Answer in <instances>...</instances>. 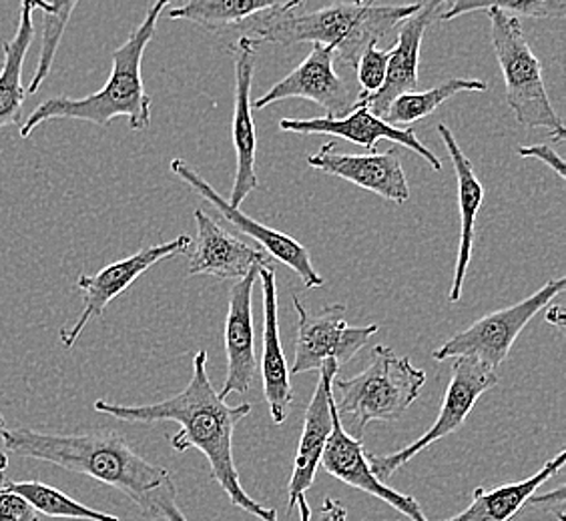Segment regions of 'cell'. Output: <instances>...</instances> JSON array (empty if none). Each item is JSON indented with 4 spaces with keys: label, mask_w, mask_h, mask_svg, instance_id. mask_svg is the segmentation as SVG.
<instances>
[{
    "label": "cell",
    "mask_w": 566,
    "mask_h": 521,
    "mask_svg": "<svg viewBox=\"0 0 566 521\" xmlns=\"http://www.w3.org/2000/svg\"><path fill=\"white\" fill-rule=\"evenodd\" d=\"M95 412L115 417L129 424H157L174 422L179 425V434L171 437L175 451H187L196 447L208 457L211 478L226 491L229 501L260 521H280L277 511L263 508L251 500L241 486L240 471L233 459V434L235 427L251 413L250 403L228 405L219 397L208 375V351H197L193 355V373L184 391L164 402L149 405H120V403L98 400Z\"/></svg>",
    "instance_id": "cell-1"
},
{
    "label": "cell",
    "mask_w": 566,
    "mask_h": 521,
    "mask_svg": "<svg viewBox=\"0 0 566 521\" xmlns=\"http://www.w3.org/2000/svg\"><path fill=\"white\" fill-rule=\"evenodd\" d=\"M0 444L14 456L63 467L117 489L147 520L187 521L171 474L139 456L117 432L69 435L4 427Z\"/></svg>",
    "instance_id": "cell-2"
},
{
    "label": "cell",
    "mask_w": 566,
    "mask_h": 521,
    "mask_svg": "<svg viewBox=\"0 0 566 521\" xmlns=\"http://www.w3.org/2000/svg\"><path fill=\"white\" fill-rule=\"evenodd\" d=\"M418 9L420 0L412 4L339 2L310 12H263L240 24L235 33L250 36L258 44H326L334 49L336 59L356 68L359 56L370 44L386 39Z\"/></svg>",
    "instance_id": "cell-3"
},
{
    "label": "cell",
    "mask_w": 566,
    "mask_h": 521,
    "mask_svg": "<svg viewBox=\"0 0 566 521\" xmlns=\"http://www.w3.org/2000/svg\"><path fill=\"white\" fill-rule=\"evenodd\" d=\"M171 2L174 0H155L129 39L113 51V68L105 87L83 98H46L22 123V139H27L46 120L53 119L87 120L97 127H107L111 120L127 117L133 130L149 129L151 97L143 83V55L157 33V22Z\"/></svg>",
    "instance_id": "cell-4"
},
{
    "label": "cell",
    "mask_w": 566,
    "mask_h": 521,
    "mask_svg": "<svg viewBox=\"0 0 566 521\" xmlns=\"http://www.w3.org/2000/svg\"><path fill=\"white\" fill-rule=\"evenodd\" d=\"M424 370L386 345L371 349L368 368L352 380H334L332 393L339 417H348L349 435L361 439L374 422H396L424 387Z\"/></svg>",
    "instance_id": "cell-5"
},
{
    "label": "cell",
    "mask_w": 566,
    "mask_h": 521,
    "mask_svg": "<svg viewBox=\"0 0 566 521\" xmlns=\"http://www.w3.org/2000/svg\"><path fill=\"white\" fill-rule=\"evenodd\" d=\"M486 17L491 21L492 51L504 78L506 105L516 123L523 129H545L555 141H565V123L551 103L543 65L526 41L518 17L499 9H489Z\"/></svg>",
    "instance_id": "cell-6"
},
{
    "label": "cell",
    "mask_w": 566,
    "mask_h": 521,
    "mask_svg": "<svg viewBox=\"0 0 566 521\" xmlns=\"http://www.w3.org/2000/svg\"><path fill=\"white\" fill-rule=\"evenodd\" d=\"M566 279H551L536 294L526 297L506 309L492 311L480 317L469 329L450 337L442 348L436 349V361L447 359L472 358L496 371L511 353L514 341L523 333L524 327L533 321L538 311L553 304V299L565 291Z\"/></svg>",
    "instance_id": "cell-7"
},
{
    "label": "cell",
    "mask_w": 566,
    "mask_h": 521,
    "mask_svg": "<svg viewBox=\"0 0 566 521\" xmlns=\"http://www.w3.org/2000/svg\"><path fill=\"white\" fill-rule=\"evenodd\" d=\"M496 383H499V375L489 365L472 358H457L452 378H450L444 400H442V407H440V413H438L432 427L426 434L420 435L410 446L398 449L394 454H388V456L368 454L371 471L384 483L388 479H392L396 471L408 466L410 459L418 456L420 451H424L426 447L432 446L438 439L460 429V425L469 419L470 412L474 410L480 397L486 391H491Z\"/></svg>",
    "instance_id": "cell-8"
},
{
    "label": "cell",
    "mask_w": 566,
    "mask_h": 521,
    "mask_svg": "<svg viewBox=\"0 0 566 521\" xmlns=\"http://www.w3.org/2000/svg\"><path fill=\"white\" fill-rule=\"evenodd\" d=\"M297 313V339H295L294 375L319 371L327 359H334L339 368L368 345L380 327H352L346 323V305L332 304L317 313L305 309L302 299L292 295Z\"/></svg>",
    "instance_id": "cell-9"
},
{
    "label": "cell",
    "mask_w": 566,
    "mask_h": 521,
    "mask_svg": "<svg viewBox=\"0 0 566 521\" xmlns=\"http://www.w3.org/2000/svg\"><path fill=\"white\" fill-rule=\"evenodd\" d=\"M191 243L193 240L189 235H179L177 240L145 247L135 255L115 260L95 275H81L76 279V289L83 294V311L76 317L73 326L61 329V343L65 348H73L81 333L85 331V327L93 319L103 317L111 301L125 294L143 273L149 272L159 260L171 259L179 253H187Z\"/></svg>",
    "instance_id": "cell-10"
},
{
    "label": "cell",
    "mask_w": 566,
    "mask_h": 521,
    "mask_svg": "<svg viewBox=\"0 0 566 521\" xmlns=\"http://www.w3.org/2000/svg\"><path fill=\"white\" fill-rule=\"evenodd\" d=\"M171 171H174L191 191H196L197 195L203 201H208L209 205L218 211L221 217L228 221L231 227L238 228L243 235H248L253 241L260 243L262 247L273 260H280L283 265H287L292 272L297 273V277L302 279L305 289H319L324 285V277L317 273L310 251L305 249L300 241L285 235L277 228L268 227L260 221L251 219L241 211V206L229 205L226 196L219 195L208 181L197 173L193 167L184 161V159H174L171 161Z\"/></svg>",
    "instance_id": "cell-11"
},
{
    "label": "cell",
    "mask_w": 566,
    "mask_h": 521,
    "mask_svg": "<svg viewBox=\"0 0 566 521\" xmlns=\"http://www.w3.org/2000/svg\"><path fill=\"white\" fill-rule=\"evenodd\" d=\"M258 46L250 36H238L229 46L235 73V97H233V125L231 137L235 147V179L229 195V205L241 206L243 201L260 189V179L255 171L258 163V130L251 109V85L258 61Z\"/></svg>",
    "instance_id": "cell-12"
},
{
    "label": "cell",
    "mask_w": 566,
    "mask_h": 521,
    "mask_svg": "<svg viewBox=\"0 0 566 521\" xmlns=\"http://www.w3.org/2000/svg\"><path fill=\"white\" fill-rule=\"evenodd\" d=\"M336 55L334 49L326 44H312L310 55L295 66L290 75L277 81L263 97L251 103V109H265L273 103L287 98H304L316 103L319 109L326 110V117L338 119L354 109L356 97L352 95L344 78L336 73L334 66Z\"/></svg>",
    "instance_id": "cell-13"
},
{
    "label": "cell",
    "mask_w": 566,
    "mask_h": 521,
    "mask_svg": "<svg viewBox=\"0 0 566 521\" xmlns=\"http://www.w3.org/2000/svg\"><path fill=\"white\" fill-rule=\"evenodd\" d=\"M307 164L319 173L339 177L352 185L366 189L394 205H403L410 199V185L398 147H390L386 152L349 155L339 152L336 142H326L319 151L307 157Z\"/></svg>",
    "instance_id": "cell-14"
},
{
    "label": "cell",
    "mask_w": 566,
    "mask_h": 521,
    "mask_svg": "<svg viewBox=\"0 0 566 521\" xmlns=\"http://www.w3.org/2000/svg\"><path fill=\"white\" fill-rule=\"evenodd\" d=\"M319 467L349 488L359 489L371 498L392 506L394 510L406 515L408 520L428 521L422 506L412 496H403L400 491H396L388 483L380 481L371 471L368 454L364 449L361 439H356L346 432L338 410H334V425H332V434L327 437L326 449L319 459Z\"/></svg>",
    "instance_id": "cell-15"
},
{
    "label": "cell",
    "mask_w": 566,
    "mask_h": 521,
    "mask_svg": "<svg viewBox=\"0 0 566 521\" xmlns=\"http://www.w3.org/2000/svg\"><path fill=\"white\" fill-rule=\"evenodd\" d=\"M447 4L444 0H420V9L396 26L398 41L390 49L392 55L388 61V71L380 91L364 100H356L354 105L368 107L374 115L384 117L394 98L402 93L418 91V81H420L418 66H420L422 41H424L426 31L436 21H440Z\"/></svg>",
    "instance_id": "cell-16"
},
{
    "label": "cell",
    "mask_w": 566,
    "mask_h": 521,
    "mask_svg": "<svg viewBox=\"0 0 566 521\" xmlns=\"http://www.w3.org/2000/svg\"><path fill=\"white\" fill-rule=\"evenodd\" d=\"M280 130L295 132V135H332V137L359 145L368 152L376 151L380 141L396 142L410 151L418 152L434 171H442V161L420 142L415 130L388 125L381 117L374 115L368 107L354 105V109L349 110L348 115L338 119H329V117L282 119Z\"/></svg>",
    "instance_id": "cell-17"
},
{
    "label": "cell",
    "mask_w": 566,
    "mask_h": 521,
    "mask_svg": "<svg viewBox=\"0 0 566 521\" xmlns=\"http://www.w3.org/2000/svg\"><path fill=\"white\" fill-rule=\"evenodd\" d=\"M339 365L334 359H327L322 365L319 380H317L316 391L312 395V402L305 410L304 429L300 437V446L295 454L294 474L290 479L287 488V511L295 513L297 500L304 498L305 491L314 486L316 481L317 469H319V459L326 449L327 437L332 434L334 425V393H332V383L338 375Z\"/></svg>",
    "instance_id": "cell-18"
},
{
    "label": "cell",
    "mask_w": 566,
    "mask_h": 521,
    "mask_svg": "<svg viewBox=\"0 0 566 521\" xmlns=\"http://www.w3.org/2000/svg\"><path fill=\"white\" fill-rule=\"evenodd\" d=\"M260 267H251V272L233 285L229 294V311L226 319V355H228V378L219 391L221 400H228L231 393L245 395L253 385L258 373V355H255V329H253V287L260 277Z\"/></svg>",
    "instance_id": "cell-19"
},
{
    "label": "cell",
    "mask_w": 566,
    "mask_h": 521,
    "mask_svg": "<svg viewBox=\"0 0 566 521\" xmlns=\"http://www.w3.org/2000/svg\"><path fill=\"white\" fill-rule=\"evenodd\" d=\"M196 253L189 260V275H211L221 281H238L255 265H270L272 259L221 227L203 209H196Z\"/></svg>",
    "instance_id": "cell-20"
},
{
    "label": "cell",
    "mask_w": 566,
    "mask_h": 521,
    "mask_svg": "<svg viewBox=\"0 0 566 521\" xmlns=\"http://www.w3.org/2000/svg\"><path fill=\"white\" fill-rule=\"evenodd\" d=\"M263 289V395L270 407V415L275 425L287 419L290 405L294 402V390L290 381V365L283 353L280 319H277V283L272 263L260 267Z\"/></svg>",
    "instance_id": "cell-21"
},
{
    "label": "cell",
    "mask_w": 566,
    "mask_h": 521,
    "mask_svg": "<svg viewBox=\"0 0 566 521\" xmlns=\"http://www.w3.org/2000/svg\"><path fill=\"white\" fill-rule=\"evenodd\" d=\"M438 135L447 147L450 161L454 164L458 183V206H460V245H458L457 269H454V281L448 295V301L454 305L462 297L467 273H469L472 249H474V237H476V217L480 206L484 201V187L474 173V167L470 163L467 152L458 145L457 137L452 129H448L447 123H438Z\"/></svg>",
    "instance_id": "cell-22"
},
{
    "label": "cell",
    "mask_w": 566,
    "mask_h": 521,
    "mask_svg": "<svg viewBox=\"0 0 566 521\" xmlns=\"http://www.w3.org/2000/svg\"><path fill=\"white\" fill-rule=\"evenodd\" d=\"M566 451L560 449L555 459H548L541 471H536L531 478L514 483H504L499 488H476L469 508L457 513L447 521H511L518 515L528 500L536 493V489L543 488L546 481L555 478L565 467Z\"/></svg>",
    "instance_id": "cell-23"
},
{
    "label": "cell",
    "mask_w": 566,
    "mask_h": 521,
    "mask_svg": "<svg viewBox=\"0 0 566 521\" xmlns=\"http://www.w3.org/2000/svg\"><path fill=\"white\" fill-rule=\"evenodd\" d=\"M307 0H189L167 11L171 21H187L208 33H229L258 14L294 11Z\"/></svg>",
    "instance_id": "cell-24"
},
{
    "label": "cell",
    "mask_w": 566,
    "mask_h": 521,
    "mask_svg": "<svg viewBox=\"0 0 566 521\" xmlns=\"http://www.w3.org/2000/svg\"><path fill=\"white\" fill-rule=\"evenodd\" d=\"M33 12L31 4H22L17 33L2 46L4 61L0 68V129L22 123V105L27 98V88L22 87V66L34 39Z\"/></svg>",
    "instance_id": "cell-25"
},
{
    "label": "cell",
    "mask_w": 566,
    "mask_h": 521,
    "mask_svg": "<svg viewBox=\"0 0 566 521\" xmlns=\"http://www.w3.org/2000/svg\"><path fill=\"white\" fill-rule=\"evenodd\" d=\"M486 91H489V85L480 78H448L428 91H410V93L398 95L390 103V107L381 119L394 127L408 129L418 120L430 117L438 107H442L447 100L457 95L486 93Z\"/></svg>",
    "instance_id": "cell-26"
},
{
    "label": "cell",
    "mask_w": 566,
    "mask_h": 521,
    "mask_svg": "<svg viewBox=\"0 0 566 521\" xmlns=\"http://www.w3.org/2000/svg\"><path fill=\"white\" fill-rule=\"evenodd\" d=\"M2 488L19 493L21 498L33 506L36 513H44L46 518H61V520L76 521H120L119 518L93 510L85 503H78L61 489L51 488L41 481H4Z\"/></svg>",
    "instance_id": "cell-27"
},
{
    "label": "cell",
    "mask_w": 566,
    "mask_h": 521,
    "mask_svg": "<svg viewBox=\"0 0 566 521\" xmlns=\"http://www.w3.org/2000/svg\"><path fill=\"white\" fill-rule=\"evenodd\" d=\"M44 2L49 4L51 14H44L41 51H39V61H36L33 78L27 87V95L39 93V88L43 87L44 81L51 75L53 65H55L56 53H59V44L63 41L66 26H69L76 4L81 0H44Z\"/></svg>",
    "instance_id": "cell-28"
},
{
    "label": "cell",
    "mask_w": 566,
    "mask_h": 521,
    "mask_svg": "<svg viewBox=\"0 0 566 521\" xmlns=\"http://www.w3.org/2000/svg\"><path fill=\"white\" fill-rule=\"evenodd\" d=\"M489 9H499L512 17L526 19H563L566 14V0H452L450 9L442 12L440 21H454L458 17Z\"/></svg>",
    "instance_id": "cell-29"
},
{
    "label": "cell",
    "mask_w": 566,
    "mask_h": 521,
    "mask_svg": "<svg viewBox=\"0 0 566 521\" xmlns=\"http://www.w3.org/2000/svg\"><path fill=\"white\" fill-rule=\"evenodd\" d=\"M392 51H381L376 44H370L361 56L358 59L356 65V73H358L359 93L356 100H364L370 97L374 93L380 91L386 78V71H388V61H390Z\"/></svg>",
    "instance_id": "cell-30"
},
{
    "label": "cell",
    "mask_w": 566,
    "mask_h": 521,
    "mask_svg": "<svg viewBox=\"0 0 566 521\" xmlns=\"http://www.w3.org/2000/svg\"><path fill=\"white\" fill-rule=\"evenodd\" d=\"M0 521H39V513L19 493L0 486Z\"/></svg>",
    "instance_id": "cell-31"
},
{
    "label": "cell",
    "mask_w": 566,
    "mask_h": 521,
    "mask_svg": "<svg viewBox=\"0 0 566 521\" xmlns=\"http://www.w3.org/2000/svg\"><path fill=\"white\" fill-rule=\"evenodd\" d=\"M518 157L523 159H534V161H541L545 163L551 171H555L556 177L566 179V167L565 159L556 152L555 147H551L548 142H538V145H524L518 151Z\"/></svg>",
    "instance_id": "cell-32"
},
{
    "label": "cell",
    "mask_w": 566,
    "mask_h": 521,
    "mask_svg": "<svg viewBox=\"0 0 566 521\" xmlns=\"http://www.w3.org/2000/svg\"><path fill=\"white\" fill-rule=\"evenodd\" d=\"M322 513H324L329 521H346V518H348L346 508H342L338 501L332 500V498H326L324 503H322Z\"/></svg>",
    "instance_id": "cell-33"
},
{
    "label": "cell",
    "mask_w": 566,
    "mask_h": 521,
    "mask_svg": "<svg viewBox=\"0 0 566 521\" xmlns=\"http://www.w3.org/2000/svg\"><path fill=\"white\" fill-rule=\"evenodd\" d=\"M546 321L558 327V329H563L565 327V311H563V307H551V311L546 313Z\"/></svg>",
    "instance_id": "cell-34"
},
{
    "label": "cell",
    "mask_w": 566,
    "mask_h": 521,
    "mask_svg": "<svg viewBox=\"0 0 566 521\" xmlns=\"http://www.w3.org/2000/svg\"><path fill=\"white\" fill-rule=\"evenodd\" d=\"M22 4H31L33 9H39V11H43L44 14H51V9H49V4H46L44 0H22Z\"/></svg>",
    "instance_id": "cell-35"
},
{
    "label": "cell",
    "mask_w": 566,
    "mask_h": 521,
    "mask_svg": "<svg viewBox=\"0 0 566 521\" xmlns=\"http://www.w3.org/2000/svg\"><path fill=\"white\" fill-rule=\"evenodd\" d=\"M7 467H9V456L4 451H0V476L7 471Z\"/></svg>",
    "instance_id": "cell-36"
},
{
    "label": "cell",
    "mask_w": 566,
    "mask_h": 521,
    "mask_svg": "<svg viewBox=\"0 0 566 521\" xmlns=\"http://www.w3.org/2000/svg\"><path fill=\"white\" fill-rule=\"evenodd\" d=\"M4 427H7V422H4V417H2V413H0V434H2Z\"/></svg>",
    "instance_id": "cell-37"
},
{
    "label": "cell",
    "mask_w": 566,
    "mask_h": 521,
    "mask_svg": "<svg viewBox=\"0 0 566 521\" xmlns=\"http://www.w3.org/2000/svg\"><path fill=\"white\" fill-rule=\"evenodd\" d=\"M354 2H374V0H354ZM444 2H448V4H450L452 0H444Z\"/></svg>",
    "instance_id": "cell-38"
},
{
    "label": "cell",
    "mask_w": 566,
    "mask_h": 521,
    "mask_svg": "<svg viewBox=\"0 0 566 521\" xmlns=\"http://www.w3.org/2000/svg\"><path fill=\"white\" fill-rule=\"evenodd\" d=\"M322 521H329L327 520L326 515H324V513H322Z\"/></svg>",
    "instance_id": "cell-39"
}]
</instances>
